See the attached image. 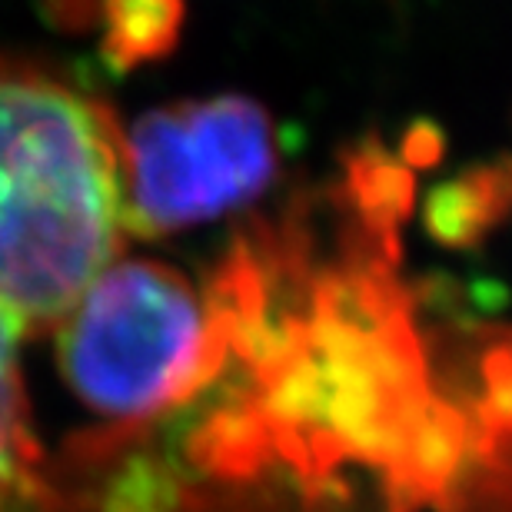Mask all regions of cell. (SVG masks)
Returning <instances> with one entry per match:
<instances>
[{
  "label": "cell",
  "mask_w": 512,
  "mask_h": 512,
  "mask_svg": "<svg viewBox=\"0 0 512 512\" xmlns=\"http://www.w3.org/2000/svg\"><path fill=\"white\" fill-rule=\"evenodd\" d=\"M124 237L120 133L80 90L0 67V316L60 326Z\"/></svg>",
  "instance_id": "obj_1"
},
{
  "label": "cell",
  "mask_w": 512,
  "mask_h": 512,
  "mask_svg": "<svg viewBox=\"0 0 512 512\" xmlns=\"http://www.w3.org/2000/svg\"><path fill=\"white\" fill-rule=\"evenodd\" d=\"M74 396L117 423H147L190 403L223 360L220 323L173 266L110 263L57 326Z\"/></svg>",
  "instance_id": "obj_2"
},
{
  "label": "cell",
  "mask_w": 512,
  "mask_h": 512,
  "mask_svg": "<svg viewBox=\"0 0 512 512\" xmlns=\"http://www.w3.org/2000/svg\"><path fill=\"white\" fill-rule=\"evenodd\" d=\"M280 147L270 114L247 97H210L143 114L120 133L124 233L217 220L270 187Z\"/></svg>",
  "instance_id": "obj_3"
},
{
  "label": "cell",
  "mask_w": 512,
  "mask_h": 512,
  "mask_svg": "<svg viewBox=\"0 0 512 512\" xmlns=\"http://www.w3.org/2000/svg\"><path fill=\"white\" fill-rule=\"evenodd\" d=\"M20 340L24 333L0 316V512H74L40 473L20 386Z\"/></svg>",
  "instance_id": "obj_4"
}]
</instances>
